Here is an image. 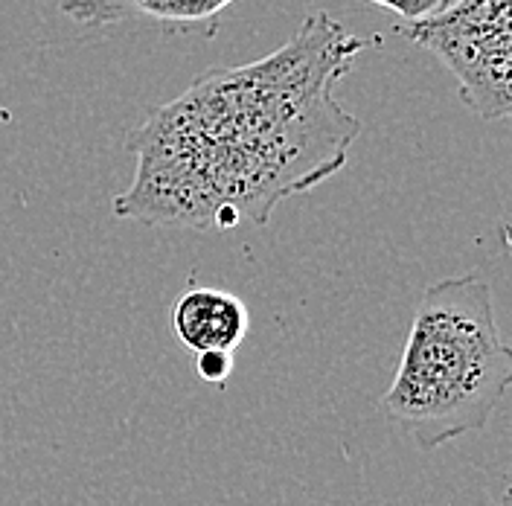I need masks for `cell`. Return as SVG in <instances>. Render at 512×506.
<instances>
[{
  "mask_svg": "<svg viewBox=\"0 0 512 506\" xmlns=\"http://www.w3.org/2000/svg\"><path fill=\"white\" fill-rule=\"evenodd\" d=\"M236 0H59L62 12L79 27H111L120 21L149 18L169 32L216 35L222 12Z\"/></svg>",
  "mask_w": 512,
  "mask_h": 506,
  "instance_id": "5",
  "label": "cell"
},
{
  "mask_svg": "<svg viewBox=\"0 0 512 506\" xmlns=\"http://www.w3.org/2000/svg\"><path fill=\"white\" fill-rule=\"evenodd\" d=\"M495 506H512L510 483H507V477L501 480V492H498V498H495Z\"/></svg>",
  "mask_w": 512,
  "mask_h": 506,
  "instance_id": "8",
  "label": "cell"
},
{
  "mask_svg": "<svg viewBox=\"0 0 512 506\" xmlns=\"http://www.w3.org/2000/svg\"><path fill=\"white\" fill-rule=\"evenodd\" d=\"M370 47L382 38L312 12L274 53L201 70L126 137L137 169L114 216L192 230L268 224L347 166L361 120L335 88Z\"/></svg>",
  "mask_w": 512,
  "mask_h": 506,
  "instance_id": "1",
  "label": "cell"
},
{
  "mask_svg": "<svg viewBox=\"0 0 512 506\" xmlns=\"http://www.w3.org/2000/svg\"><path fill=\"white\" fill-rule=\"evenodd\" d=\"M230 373H233V355H222V352L198 355V376L204 381L224 384Z\"/></svg>",
  "mask_w": 512,
  "mask_h": 506,
  "instance_id": "7",
  "label": "cell"
},
{
  "mask_svg": "<svg viewBox=\"0 0 512 506\" xmlns=\"http://www.w3.org/2000/svg\"><path fill=\"white\" fill-rule=\"evenodd\" d=\"M396 32L434 53L457 79L460 99L483 120L512 114V0H457L422 24Z\"/></svg>",
  "mask_w": 512,
  "mask_h": 506,
  "instance_id": "3",
  "label": "cell"
},
{
  "mask_svg": "<svg viewBox=\"0 0 512 506\" xmlns=\"http://www.w3.org/2000/svg\"><path fill=\"white\" fill-rule=\"evenodd\" d=\"M172 329L178 341L195 355H233L248 338L251 312L230 291L192 285L178 297L172 309Z\"/></svg>",
  "mask_w": 512,
  "mask_h": 506,
  "instance_id": "4",
  "label": "cell"
},
{
  "mask_svg": "<svg viewBox=\"0 0 512 506\" xmlns=\"http://www.w3.org/2000/svg\"><path fill=\"white\" fill-rule=\"evenodd\" d=\"M367 3L396 15L402 24H422V21L446 12L448 6H454L457 0H367Z\"/></svg>",
  "mask_w": 512,
  "mask_h": 506,
  "instance_id": "6",
  "label": "cell"
},
{
  "mask_svg": "<svg viewBox=\"0 0 512 506\" xmlns=\"http://www.w3.org/2000/svg\"><path fill=\"white\" fill-rule=\"evenodd\" d=\"M510 381L512 349L495 320L492 288L478 274L448 277L419 297L379 411L431 451L483 428Z\"/></svg>",
  "mask_w": 512,
  "mask_h": 506,
  "instance_id": "2",
  "label": "cell"
}]
</instances>
